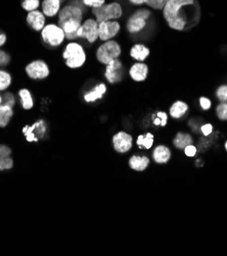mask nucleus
<instances>
[{"label": "nucleus", "mask_w": 227, "mask_h": 256, "mask_svg": "<svg viewBox=\"0 0 227 256\" xmlns=\"http://www.w3.org/2000/svg\"><path fill=\"white\" fill-rule=\"evenodd\" d=\"M201 132L205 137H209L210 135L214 132V127L212 124H205L201 126Z\"/></svg>", "instance_id": "e433bc0d"}, {"label": "nucleus", "mask_w": 227, "mask_h": 256, "mask_svg": "<svg viewBox=\"0 0 227 256\" xmlns=\"http://www.w3.org/2000/svg\"><path fill=\"white\" fill-rule=\"evenodd\" d=\"M13 114L14 111L12 108L5 104L0 105V128L7 127L11 118L13 117Z\"/></svg>", "instance_id": "a878e982"}, {"label": "nucleus", "mask_w": 227, "mask_h": 256, "mask_svg": "<svg viewBox=\"0 0 227 256\" xmlns=\"http://www.w3.org/2000/svg\"><path fill=\"white\" fill-rule=\"evenodd\" d=\"M188 110H189V108H188L187 103H185L184 101L177 100L170 107L169 114L171 115V117H173L175 119H179L186 114Z\"/></svg>", "instance_id": "b1692460"}, {"label": "nucleus", "mask_w": 227, "mask_h": 256, "mask_svg": "<svg viewBox=\"0 0 227 256\" xmlns=\"http://www.w3.org/2000/svg\"><path fill=\"white\" fill-rule=\"evenodd\" d=\"M172 153L168 146L158 145L153 151V159L158 164H165L171 159Z\"/></svg>", "instance_id": "4be33fe9"}, {"label": "nucleus", "mask_w": 227, "mask_h": 256, "mask_svg": "<svg viewBox=\"0 0 227 256\" xmlns=\"http://www.w3.org/2000/svg\"><path fill=\"white\" fill-rule=\"evenodd\" d=\"M113 147L118 153H127L132 149L133 137L125 131H119L112 138Z\"/></svg>", "instance_id": "9b49d317"}, {"label": "nucleus", "mask_w": 227, "mask_h": 256, "mask_svg": "<svg viewBox=\"0 0 227 256\" xmlns=\"http://www.w3.org/2000/svg\"><path fill=\"white\" fill-rule=\"evenodd\" d=\"M189 144H193V138L188 133L179 132L173 139V145L179 150H183Z\"/></svg>", "instance_id": "393cba45"}, {"label": "nucleus", "mask_w": 227, "mask_h": 256, "mask_svg": "<svg viewBox=\"0 0 227 256\" xmlns=\"http://www.w3.org/2000/svg\"><path fill=\"white\" fill-rule=\"evenodd\" d=\"M79 39H85L88 43L93 44L98 40V23L94 18H88L81 24L78 32Z\"/></svg>", "instance_id": "9d476101"}, {"label": "nucleus", "mask_w": 227, "mask_h": 256, "mask_svg": "<svg viewBox=\"0 0 227 256\" xmlns=\"http://www.w3.org/2000/svg\"><path fill=\"white\" fill-rule=\"evenodd\" d=\"M151 16V12L147 8H139L135 10L127 20L126 30L129 34H138L142 32L147 26V21Z\"/></svg>", "instance_id": "423d86ee"}, {"label": "nucleus", "mask_w": 227, "mask_h": 256, "mask_svg": "<svg viewBox=\"0 0 227 256\" xmlns=\"http://www.w3.org/2000/svg\"><path fill=\"white\" fill-rule=\"evenodd\" d=\"M91 12L96 22L100 23L104 21H118L123 17L124 10L119 2L113 1L96 8H91Z\"/></svg>", "instance_id": "39448f33"}, {"label": "nucleus", "mask_w": 227, "mask_h": 256, "mask_svg": "<svg viewBox=\"0 0 227 256\" xmlns=\"http://www.w3.org/2000/svg\"><path fill=\"white\" fill-rule=\"evenodd\" d=\"M62 1H63V3H64V2H66V0H62Z\"/></svg>", "instance_id": "a18cd8bd"}, {"label": "nucleus", "mask_w": 227, "mask_h": 256, "mask_svg": "<svg viewBox=\"0 0 227 256\" xmlns=\"http://www.w3.org/2000/svg\"><path fill=\"white\" fill-rule=\"evenodd\" d=\"M40 36L43 43L50 48H58L66 40L64 30L57 23H47L40 32Z\"/></svg>", "instance_id": "7ed1b4c3"}, {"label": "nucleus", "mask_w": 227, "mask_h": 256, "mask_svg": "<svg viewBox=\"0 0 227 256\" xmlns=\"http://www.w3.org/2000/svg\"><path fill=\"white\" fill-rule=\"evenodd\" d=\"M114 1H117V0H114Z\"/></svg>", "instance_id": "49530a36"}, {"label": "nucleus", "mask_w": 227, "mask_h": 256, "mask_svg": "<svg viewBox=\"0 0 227 256\" xmlns=\"http://www.w3.org/2000/svg\"><path fill=\"white\" fill-rule=\"evenodd\" d=\"M83 4L89 8H96L105 3V0H82Z\"/></svg>", "instance_id": "f704fd0d"}, {"label": "nucleus", "mask_w": 227, "mask_h": 256, "mask_svg": "<svg viewBox=\"0 0 227 256\" xmlns=\"http://www.w3.org/2000/svg\"><path fill=\"white\" fill-rule=\"evenodd\" d=\"M125 74V68L123 63L119 58L112 60L108 65H105L104 78L108 83L115 85L122 82Z\"/></svg>", "instance_id": "1a4fd4ad"}, {"label": "nucleus", "mask_w": 227, "mask_h": 256, "mask_svg": "<svg viewBox=\"0 0 227 256\" xmlns=\"http://www.w3.org/2000/svg\"><path fill=\"white\" fill-rule=\"evenodd\" d=\"M183 150H184V154L187 157H194L196 153H198V148H196L193 144L187 145Z\"/></svg>", "instance_id": "c9c22d12"}, {"label": "nucleus", "mask_w": 227, "mask_h": 256, "mask_svg": "<svg viewBox=\"0 0 227 256\" xmlns=\"http://www.w3.org/2000/svg\"><path fill=\"white\" fill-rule=\"evenodd\" d=\"M193 4L194 0H168L163 8V17L171 29L175 31H183L187 20L182 8Z\"/></svg>", "instance_id": "f257e3e1"}, {"label": "nucleus", "mask_w": 227, "mask_h": 256, "mask_svg": "<svg viewBox=\"0 0 227 256\" xmlns=\"http://www.w3.org/2000/svg\"><path fill=\"white\" fill-rule=\"evenodd\" d=\"M121 24L118 21H104L98 23V40L104 42L114 39L120 32Z\"/></svg>", "instance_id": "ddd939ff"}, {"label": "nucleus", "mask_w": 227, "mask_h": 256, "mask_svg": "<svg viewBox=\"0 0 227 256\" xmlns=\"http://www.w3.org/2000/svg\"><path fill=\"white\" fill-rule=\"evenodd\" d=\"M62 57L66 67L71 70L81 69L87 60V54L83 45L76 41H71L66 44Z\"/></svg>", "instance_id": "f03ea898"}, {"label": "nucleus", "mask_w": 227, "mask_h": 256, "mask_svg": "<svg viewBox=\"0 0 227 256\" xmlns=\"http://www.w3.org/2000/svg\"><path fill=\"white\" fill-rule=\"evenodd\" d=\"M47 131H48V124L46 123V120L40 118L36 120V122H34L32 125H26L23 128L22 133L27 142L37 143L46 136Z\"/></svg>", "instance_id": "0eeeda50"}, {"label": "nucleus", "mask_w": 227, "mask_h": 256, "mask_svg": "<svg viewBox=\"0 0 227 256\" xmlns=\"http://www.w3.org/2000/svg\"><path fill=\"white\" fill-rule=\"evenodd\" d=\"M225 149H226V151H227V141L225 142Z\"/></svg>", "instance_id": "c03bdc74"}, {"label": "nucleus", "mask_w": 227, "mask_h": 256, "mask_svg": "<svg viewBox=\"0 0 227 256\" xmlns=\"http://www.w3.org/2000/svg\"><path fill=\"white\" fill-rule=\"evenodd\" d=\"M81 24L82 23L79 22V21L70 20V21L64 22L62 25H59L64 30L66 40L76 41L77 39H79L78 32H79V29L81 27Z\"/></svg>", "instance_id": "a211bd4d"}, {"label": "nucleus", "mask_w": 227, "mask_h": 256, "mask_svg": "<svg viewBox=\"0 0 227 256\" xmlns=\"http://www.w3.org/2000/svg\"><path fill=\"white\" fill-rule=\"evenodd\" d=\"M20 104L24 110H31L34 109L35 100L32 92L28 88H22L18 92Z\"/></svg>", "instance_id": "5701e85b"}, {"label": "nucleus", "mask_w": 227, "mask_h": 256, "mask_svg": "<svg viewBox=\"0 0 227 256\" xmlns=\"http://www.w3.org/2000/svg\"><path fill=\"white\" fill-rule=\"evenodd\" d=\"M16 103H17V100H16V96H14V94L9 91H4V93L2 94V104L8 105V107L13 109Z\"/></svg>", "instance_id": "c756f323"}, {"label": "nucleus", "mask_w": 227, "mask_h": 256, "mask_svg": "<svg viewBox=\"0 0 227 256\" xmlns=\"http://www.w3.org/2000/svg\"><path fill=\"white\" fill-rule=\"evenodd\" d=\"M156 115L161 119V127H166L168 123V114L165 111H158Z\"/></svg>", "instance_id": "58836bf2"}, {"label": "nucleus", "mask_w": 227, "mask_h": 256, "mask_svg": "<svg viewBox=\"0 0 227 256\" xmlns=\"http://www.w3.org/2000/svg\"><path fill=\"white\" fill-rule=\"evenodd\" d=\"M11 149L9 146L0 145V172L9 171L13 168L14 161L11 157Z\"/></svg>", "instance_id": "6ab92c4d"}, {"label": "nucleus", "mask_w": 227, "mask_h": 256, "mask_svg": "<svg viewBox=\"0 0 227 256\" xmlns=\"http://www.w3.org/2000/svg\"><path fill=\"white\" fill-rule=\"evenodd\" d=\"M200 105L203 110H209L212 107V101L208 97H201L200 98Z\"/></svg>", "instance_id": "4c0bfd02"}, {"label": "nucleus", "mask_w": 227, "mask_h": 256, "mask_svg": "<svg viewBox=\"0 0 227 256\" xmlns=\"http://www.w3.org/2000/svg\"><path fill=\"white\" fill-rule=\"evenodd\" d=\"M12 83V77L10 73L0 69V92H4L10 87Z\"/></svg>", "instance_id": "cd10ccee"}, {"label": "nucleus", "mask_w": 227, "mask_h": 256, "mask_svg": "<svg viewBox=\"0 0 227 256\" xmlns=\"http://www.w3.org/2000/svg\"><path fill=\"white\" fill-rule=\"evenodd\" d=\"M154 143H155V136L149 132H147L144 135H139L137 139H136V145H137L138 148L141 149L149 150L151 147H153Z\"/></svg>", "instance_id": "bb28decb"}, {"label": "nucleus", "mask_w": 227, "mask_h": 256, "mask_svg": "<svg viewBox=\"0 0 227 256\" xmlns=\"http://www.w3.org/2000/svg\"><path fill=\"white\" fill-rule=\"evenodd\" d=\"M128 164L130 169L135 172H144L149 167L150 160L146 155L134 154L129 158Z\"/></svg>", "instance_id": "412c9836"}, {"label": "nucleus", "mask_w": 227, "mask_h": 256, "mask_svg": "<svg viewBox=\"0 0 227 256\" xmlns=\"http://www.w3.org/2000/svg\"><path fill=\"white\" fill-rule=\"evenodd\" d=\"M21 6L27 12L33 11L40 8L41 0H22Z\"/></svg>", "instance_id": "c85d7f7f"}, {"label": "nucleus", "mask_w": 227, "mask_h": 256, "mask_svg": "<svg viewBox=\"0 0 227 256\" xmlns=\"http://www.w3.org/2000/svg\"><path fill=\"white\" fill-rule=\"evenodd\" d=\"M168 0H147V6L156 9V10H163L165 4L167 3Z\"/></svg>", "instance_id": "7c9ffc66"}, {"label": "nucleus", "mask_w": 227, "mask_h": 256, "mask_svg": "<svg viewBox=\"0 0 227 256\" xmlns=\"http://www.w3.org/2000/svg\"><path fill=\"white\" fill-rule=\"evenodd\" d=\"M2 104V94H1V92H0V105Z\"/></svg>", "instance_id": "37998d69"}, {"label": "nucleus", "mask_w": 227, "mask_h": 256, "mask_svg": "<svg viewBox=\"0 0 227 256\" xmlns=\"http://www.w3.org/2000/svg\"><path fill=\"white\" fill-rule=\"evenodd\" d=\"M122 54V47L115 39L102 42L96 49L95 57L101 65H108L114 59H117Z\"/></svg>", "instance_id": "20e7f679"}, {"label": "nucleus", "mask_w": 227, "mask_h": 256, "mask_svg": "<svg viewBox=\"0 0 227 256\" xmlns=\"http://www.w3.org/2000/svg\"><path fill=\"white\" fill-rule=\"evenodd\" d=\"M108 91V87L104 83H99L95 85L92 89H90L83 95V99L86 103H94L101 99Z\"/></svg>", "instance_id": "f3484780"}, {"label": "nucleus", "mask_w": 227, "mask_h": 256, "mask_svg": "<svg viewBox=\"0 0 227 256\" xmlns=\"http://www.w3.org/2000/svg\"><path fill=\"white\" fill-rule=\"evenodd\" d=\"M150 50L149 48L144 44L141 43H136L130 48L129 55L132 59H134L135 62H140L143 63L144 60L149 56Z\"/></svg>", "instance_id": "aec40b11"}, {"label": "nucleus", "mask_w": 227, "mask_h": 256, "mask_svg": "<svg viewBox=\"0 0 227 256\" xmlns=\"http://www.w3.org/2000/svg\"><path fill=\"white\" fill-rule=\"evenodd\" d=\"M128 74L134 82H144L148 77V66L144 63L136 62L130 67Z\"/></svg>", "instance_id": "2eb2a0df"}, {"label": "nucleus", "mask_w": 227, "mask_h": 256, "mask_svg": "<svg viewBox=\"0 0 227 256\" xmlns=\"http://www.w3.org/2000/svg\"><path fill=\"white\" fill-rule=\"evenodd\" d=\"M6 40H7L6 35L2 32H0V47L3 46V45L6 43Z\"/></svg>", "instance_id": "79ce46f5"}, {"label": "nucleus", "mask_w": 227, "mask_h": 256, "mask_svg": "<svg viewBox=\"0 0 227 256\" xmlns=\"http://www.w3.org/2000/svg\"><path fill=\"white\" fill-rule=\"evenodd\" d=\"M68 3H70V4H73V5H75V6H77V7H79V8H81L84 12L86 11V6L83 4V2H82V0H70V1H68Z\"/></svg>", "instance_id": "ea45409f"}, {"label": "nucleus", "mask_w": 227, "mask_h": 256, "mask_svg": "<svg viewBox=\"0 0 227 256\" xmlns=\"http://www.w3.org/2000/svg\"><path fill=\"white\" fill-rule=\"evenodd\" d=\"M128 2L135 5V6H140L147 3V0H128Z\"/></svg>", "instance_id": "a19ab883"}, {"label": "nucleus", "mask_w": 227, "mask_h": 256, "mask_svg": "<svg viewBox=\"0 0 227 256\" xmlns=\"http://www.w3.org/2000/svg\"><path fill=\"white\" fill-rule=\"evenodd\" d=\"M27 77L34 81H42L50 76V68L43 59H34L25 67Z\"/></svg>", "instance_id": "6e6552de"}, {"label": "nucleus", "mask_w": 227, "mask_h": 256, "mask_svg": "<svg viewBox=\"0 0 227 256\" xmlns=\"http://www.w3.org/2000/svg\"><path fill=\"white\" fill-rule=\"evenodd\" d=\"M46 17L44 16V13L41 11V9H36L33 11L27 12L26 16V23L27 25L31 28L35 32H41L44 26L46 25Z\"/></svg>", "instance_id": "4468645a"}, {"label": "nucleus", "mask_w": 227, "mask_h": 256, "mask_svg": "<svg viewBox=\"0 0 227 256\" xmlns=\"http://www.w3.org/2000/svg\"><path fill=\"white\" fill-rule=\"evenodd\" d=\"M63 6L62 0H41V11L48 19L57 17V14Z\"/></svg>", "instance_id": "dca6fc26"}, {"label": "nucleus", "mask_w": 227, "mask_h": 256, "mask_svg": "<svg viewBox=\"0 0 227 256\" xmlns=\"http://www.w3.org/2000/svg\"><path fill=\"white\" fill-rule=\"evenodd\" d=\"M216 97L220 102H227V85H222L217 89Z\"/></svg>", "instance_id": "72a5a7b5"}, {"label": "nucleus", "mask_w": 227, "mask_h": 256, "mask_svg": "<svg viewBox=\"0 0 227 256\" xmlns=\"http://www.w3.org/2000/svg\"><path fill=\"white\" fill-rule=\"evenodd\" d=\"M11 56L8 52L0 49V69L5 68L10 64Z\"/></svg>", "instance_id": "473e14b6"}, {"label": "nucleus", "mask_w": 227, "mask_h": 256, "mask_svg": "<svg viewBox=\"0 0 227 256\" xmlns=\"http://www.w3.org/2000/svg\"><path fill=\"white\" fill-rule=\"evenodd\" d=\"M83 14L84 11L75 6L73 4L67 3L65 5L62 6L60 8L58 14H57V24L62 25L64 22L66 21H70V20H75V21H79L81 23H83Z\"/></svg>", "instance_id": "f8f14e48"}, {"label": "nucleus", "mask_w": 227, "mask_h": 256, "mask_svg": "<svg viewBox=\"0 0 227 256\" xmlns=\"http://www.w3.org/2000/svg\"><path fill=\"white\" fill-rule=\"evenodd\" d=\"M216 113L219 119L221 120H227V102H221L217 109Z\"/></svg>", "instance_id": "2f4dec72"}]
</instances>
